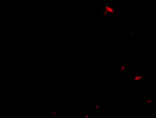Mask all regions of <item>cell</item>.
I'll return each instance as SVG.
<instances>
[]
</instances>
